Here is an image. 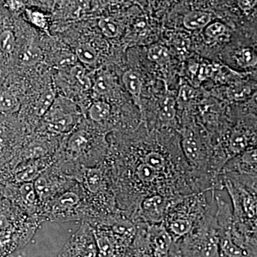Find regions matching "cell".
<instances>
[{
    "instance_id": "cell-30",
    "label": "cell",
    "mask_w": 257,
    "mask_h": 257,
    "mask_svg": "<svg viewBox=\"0 0 257 257\" xmlns=\"http://www.w3.org/2000/svg\"><path fill=\"white\" fill-rule=\"evenodd\" d=\"M238 6L242 11L248 12L256 7L257 0H238Z\"/></svg>"
},
{
    "instance_id": "cell-16",
    "label": "cell",
    "mask_w": 257,
    "mask_h": 257,
    "mask_svg": "<svg viewBox=\"0 0 257 257\" xmlns=\"http://www.w3.org/2000/svg\"><path fill=\"white\" fill-rule=\"evenodd\" d=\"M139 161L150 165L164 175L169 169L167 159L160 152L151 151L142 154L139 157Z\"/></svg>"
},
{
    "instance_id": "cell-29",
    "label": "cell",
    "mask_w": 257,
    "mask_h": 257,
    "mask_svg": "<svg viewBox=\"0 0 257 257\" xmlns=\"http://www.w3.org/2000/svg\"><path fill=\"white\" fill-rule=\"evenodd\" d=\"M240 59L242 61L243 64L246 65H255L256 64V57L253 51L249 49H244L241 52Z\"/></svg>"
},
{
    "instance_id": "cell-19",
    "label": "cell",
    "mask_w": 257,
    "mask_h": 257,
    "mask_svg": "<svg viewBox=\"0 0 257 257\" xmlns=\"http://www.w3.org/2000/svg\"><path fill=\"white\" fill-rule=\"evenodd\" d=\"M219 248L221 253L226 256H246L241 248L235 244L231 239L230 234L224 233V237L219 240Z\"/></svg>"
},
{
    "instance_id": "cell-32",
    "label": "cell",
    "mask_w": 257,
    "mask_h": 257,
    "mask_svg": "<svg viewBox=\"0 0 257 257\" xmlns=\"http://www.w3.org/2000/svg\"><path fill=\"white\" fill-rule=\"evenodd\" d=\"M192 89H191L189 87H182L181 89L180 93H179V96L184 100H187L189 98H191L192 96Z\"/></svg>"
},
{
    "instance_id": "cell-3",
    "label": "cell",
    "mask_w": 257,
    "mask_h": 257,
    "mask_svg": "<svg viewBox=\"0 0 257 257\" xmlns=\"http://www.w3.org/2000/svg\"><path fill=\"white\" fill-rule=\"evenodd\" d=\"M77 183L75 179L66 175L55 162L43 171L33 182L34 187L42 207L56 196L62 194Z\"/></svg>"
},
{
    "instance_id": "cell-17",
    "label": "cell",
    "mask_w": 257,
    "mask_h": 257,
    "mask_svg": "<svg viewBox=\"0 0 257 257\" xmlns=\"http://www.w3.org/2000/svg\"><path fill=\"white\" fill-rule=\"evenodd\" d=\"M25 17L29 23L35 28L49 33L50 21L45 13L38 10L27 9L25 10Z\"/></svg>"
},
{
    "instance_id": "cell-6",
    "label": "cell",
    "mask_w": 257,
    "mask_h": 257,
    "mask_svg": "<svg viewBox=\"0 0 257 257\" xmlns=\"http://www.w3.org/2000/svg\"><path fill=\"white\" fill-rule=\"evenodd\" d=\"M140 208L142 215L145 219L157 223L163 219L167 209V202L165 198L157 194L144 199Z\"/></svg>"
},
{
    "instance_id": "cell-4",
    "label": "cell",
    "mask_w": 257,
    "mask_h": 257,
    "mask_svg": "<svg viewBox=\"0 0 257 257\" xmlns=\"http://www.w3.org/2000/svg\"><path fill=\"white\" fill-rule=\"evenodd\" d=\"M58 256H96L98 249L92 225L81 221L79 229L64 245Z\"/></svg>"
},
{
    "instance_id": "cell-27",
    "label": "cell",
    "mask_w": 257,
    "mask_h": 257,
    "mask_svg": "<svg viewBox=\"0 0 257 257\" xmlns=\"http://www.w3.org/2000/svg\"><path fill=\"white\" fill-rule=\"evenodd\" d=\"M225 27L220 23H214L208 26L206 30V35L211 38H217L222 35L225 32Z\"/></svg>"
},
{
    "instance_id": "cell-33",
    "label": "cell",
    "mask_w": 257,
    "mask_h": 257,
    "mask_svg": "<svg viewBox=\"0 0 257 257\" xmlns=\"http://www.w3.org/2000/svg\"><path fill=\"white\" fill-rule=\"evenodd\" d=\"M39 1H40L42 4L49 5L52 4V2H53L54 0H39Z\"/></svg>"
},
{
    "instance_id": "cell-21",
    "label": "cell",
    "mask_w": 257,
    "mask_h": 257,
    "mask_svg": "<svg viewBox=\"0 0 257 257\" xmlns=\"http://www.w3.org/2000/svg\"><path fill=\"white\" fill-rule=\"evenodd\" d=\"M16 47V39L11 30H6L0 33V50L6 55H11Z\"/></svg>"
},
{
    "instance_id": "cell-5",
    "label": "cell",
    "mask_w": 257,
    "mask_h": 257,
    "mask_svg": "<svg viewBox=\"0 0 257 257\" xmlns=\"http://www.w3.org/2000/svg\"><path fill=\"white\" fill-rule=\"evenodd\" d=\"M57 159V153L51 156L20 162L12 172L13 182L15 184L33 182L43 171L55 162Z\"/></svg>"
},
{
    "instance_id": "cell-23",
    "label": "cell",
    "mask_w": 257,
    "mask_h": 257,
    "mask_svg": "<svg viewBox=\"0 0 257 257\" xmlns=\"http://www.w3.org/2000/svg\"><path fill=\"white\" fill-rule=\"evenodd\" d=\"M148 57L152 62L164 63L170 59V53L166 47L162 45H155L149 50Z\"/></svg>"
},
{
    "instance_id": "cell-31",
    "label": "cell",
    "mask_w": 257,
    "mask_h": 257,
    "mask_svg": "<svg viewBox=\"0 0 257 257\" xmlns=\"http://www.w3.org/2000/svg\"><path fill=\"white\" fill-rule=\"evenodd\" d=\"M211 72V67L202 65L199 69V78L200 80H204L210 75Z\"/></svg>"
},
{
    "instance_id": "cell-14",
    "label": "cell",
    "mask_w": 257,
    "mask_h": 257,
    "mask_svg": "<svg viewBox=\"0 0 257 257\" xmlns=\"http://www.w3.org/2000/svg\"><path fill=\"white\" fill-rule=\"evenodd\" d=\"M41 49L34 44H29L22 49L18 55L19 63L23 66H33L41 62Z\"/></svg>"
},
{
    "instance_id": "cell-34",
    "label": "cell",
    "mask_w": 257,
    "mask_h": 257,
    "mask_svg": "<svg viewBox=\"0 0 257 257\" xmlns=\"http://www.w3.org/2000/svg\"><path fill=\"white\" fill-rule=\"evenodd\" d=\"M108 3H111V4H118V3H121L124 1V0H106Z\"/></svg>"
},
{
    "instance_id": "cell-15",
    "label": "cell",
    "mask_w": 257,
    "mask_h": 257,
    "mask_svg": "<svg viewBox=\"0 0 257 257\" xmlns=\"http://www.w3.org/2000/svg\"><path fill=\"white\" fill-rule=\"evenodd\" d=\"M211 20L209 13L202 11H193L186 15L183 24L189 30H196L205 28Z\"/></svg>"
},
{
    "instance_id": "cell-12",
    "label": "cell",
    "mask_w": 257,
    "mask_h": 257,
    "mask_svg": "<svg viewBox=\"0 0 257 257\" xmlns=\"http://www.w3.org/2000/svg\"><path fill=\"white\" fill-rule=\"evenodd\" d=\"M20 96L13 91L7 89L0 92V114L11 115L21 109Z\"/></svg>"
},
{
    "instance_id": "cell-1",
    "label": "cell",
    "mask_w": 257,
    "mask_h": 257,
    "mask_svg": "<svg viewBox=\"0 0 257 257\" xmlns=\"http://www.w3.org/2000/svg\"><path fill=\"white\" fill-rule=\"evenodd\" d=\"M42 217L44 221L59 222L87 219L89 207L79 182L44 204Z\"/></svg>"
},
{
    "instance_id": "cell-2",
    "label": "cell",
    "mask_w": 257,
    "mask_h": 257,
    "mask_svg": "<svg viewBox=\"0 0 257 257\" xmlns=\"http://www.w3.org/2000/svg\"><path fill=\"white\" fill-rule=\"evenodd\" d=\"M82 119L80 106L75 101L64 96H56L35 132L64 138L72 133Z\"/></svg>"
},
{
    "instance_id": "cell-13",
    "label": "cell",
    "mask_w": 257,
    "mask_h": 257,
    "mask_svg": "<svg viewBox=\"0 0 257 257\" xmlns=\"http://www.w3.org/2000/svg\"><path fill=\"white\" fill-rule=\"evenodd\" d=\"M123 83L137 104H140L143 83L140 76L133 70L126 71L122 77Z\"/></svg>"
},
{
    "instance_id": "cell-10",
    "label": "cell",
    "mask_w": 257,
    "mask_h": 257,
    "mask_svg": "<svg viewBox=\"0 0 257 257\" xmlns=\"http://www.w3.org/2000/svg\"><path fill=\"white\" fill-rule=\"evenodd\" d=\"M164 174L161 173L155 170L153 167H150L147 164L140 162L135 167V171L133 172L134 177L137 181L144 186L155 185L158 183L159 180L162 179V175Z\"/></svg>"
},
{
    "instance_id": "cell-22",
    "label": "cell",
    "mask_w": 257,
    "mask_h": 257,
    "mask_svg": "<svg viewBox=\"0 0 257 257\" xmlns=\"http://www.w3.org/2000/svg\"><path fill=\"white\" fill-rule=\"evenodd\" d=\"M98 25L104 36L109 38H115L119 35V25L111 19H101L98 23Z\"/></svg>"
},
{
    "instance_id": "cell-8",
    "label": "cell",
    "mask_w": 257,
    "mask_h": 257,
    "mask_svg": "<svg viewBox=\"0 0 257 257\" xmlns=\"http://www.w3.org/2000/svg\"><path fill=\"white\" fill-rule=\"evenodd\" d=\"M190 211L173 212L169 218V232L176 238H180L192 231L193 219Z\"/></svg>"
},
{
    "instance_id": "cell-26",
    "label": "cell",
    "mask_w": 257,
    "mask_h": 257,
    "mask_svg": "<svg viewBox=\"0 0 257 257\" xmlns=\"http://www.w3.org/2000/svg\"><path fill=\"white\" fill-rule=\"evenodd\" d=\"M72 74L77 79L79 85L83 90H88L92 87V83L90 79L86 75L85 72L80 67H74L72 69Z\"/></svg>"
},
{
    "instance_id": "cell-24",
    "label": "cell",
    "mask_w": 257,
    "mask_h": 257,
    "mask_svg": "<svg viewBox=\"0 0 257 257\" xmlns=\"http://www.w3.org/2000/svg\"><path fill=\"white\" fill-rule=\"evenodd\" d=\"M247 145V138L243 134L236 133L231 135L229 141V147L233 153L239 154L244 152Z\"/></svg>"
},
{
    "instance_id": "cell-28",
    "label": "cell",
    "mask_w": 257,
    "mask_h": 257,
    "mask_svg": "<svg viewBox=\"0 0 257 257\" xmlns=\"http://www.w3.org/2000/svg\"><path fill=\"white\" fill-rule=\"evenodd\" d=\"M27 0H5V6L13 13H18L25 8Z\"/></svg>"
},
{
    "instance_id": "cell-7",
    "label": "cell",
    "mask_w": 257,
    "mask_h": 257,
    "mask_svg": "<svg viewBox=\"0 0 257 257\" xmlns=\"http://www.w3.org/2000/svg\"><path fill=\"white\" fill-rule=\"evenodd\" d=\"M149 237L155 256H167L172 246V237L164 226H152Z\"/></svg>"
},
{
    "instance_id": "cell-11",
    "label": "cell",
    "mask_w": 257,
    "mask_h": 257,
    "mask_svg": "<svg viewBox=\"0 0 257 257\" xmlns=\"http://www.w3.org/2000/svg\"><path fill=\"white\" fill-rule=\"evenodd\" d=\"M111 107L109 103L104 100H96L87 106L86 116L94 123H102L109 119Z\"/></svg>"
},
{
    "instance_id": "cell-25",
    "label": "cell",
    "mask_w": 257,
    "mask_h": 257,
    "mask_svg": "<svg viewBox=\"0 0 257 257\" xmlns=\"http://www.w3.org/2000/svg\"><path fill=\"white\" fill-rule=\"evenodd\" d=\"M175 101L172 98H167L162 103L160 111V118L162 121H171L175 117Z\"/></svg>"
},
{
    "instance_id": "cell-20",
    "label": "cell",
    "mask_w": 257,
    "mask_h": 257,
    "mask_svg": "<svg viewBox=\"0 0 257 257\" xmlns=\"http://www.w3.org/2000/svg\"><path fill=\"white\" fill-rule=\"evenodd\" d=\"M93 90L98 96H106L112 89V80L108 74H101L96 77L92 85Z\"/></svg>"
},
{
    "instance_id": "cell-9",
    "label": "cell",
    "mask_w": 257,
    "mask_h": 257,
    "mask_svg": "<svg viewBox=\"0 0 257 257\" xmlns=\"http://www.w3.org/2000/svg\"><path fill=\"white\" fill-rule=\"evenodd\" d=\"M182 148L187 160L193 165H197L203 156V147L200 142L192 133H187L182 140Z\"/></svg>"
},
{
    "instance_id": "cell-18",
    "label": "cell",
    "mask_w": 257,
    "mask_h": 257,
    "mask_svg": "<svg viewBox=\"0 0 257 257\" xmlns=\"http://www.w3.org/2000/svg\"><path fill=\"white\" fill-rule=\"evenodd\" d=\"M77 60L82 63L92 65L97 61V52L95 49L89 44H81L77 47L75 53Z\"/></svg>"
}]
</instances>
